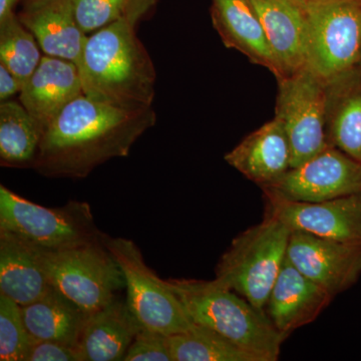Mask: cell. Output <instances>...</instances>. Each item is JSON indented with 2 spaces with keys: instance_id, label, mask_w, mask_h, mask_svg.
Here are the masks:
<instances>
[{
  "instance_id": "f1b7e54d",
  "label": "cell",
  "mask_w": 361,
  "mask_h": 361,
  "mask_svg": "<svg viewBox=\"0 0 361 361\" xmlns=\"http://www.w3.org/2000/svg\"><path fill=\"white\" fill-rule=\"evenodd\" d=\"M25 361H80V358L73 346L32 338Z\"/></svg>"
},
{
  "instance_id": "7402d4cb",
  "label": "cell",
  "mask_w": 361,
  "mask_h": 361,
  "mask_svg": "<svg viewBox=\"0 0 361 361\" xmlns=\"http://www.w3.org/2000/svg\"><path fill=\"white\" fill-rule=\"evenodd\" d=\"M21 310L32 338L61 342L75 348L90 314L54 286L37 300L21 306Z\"/></svg>"
},
{
  "instance_id": "52a82bcc",
  "label": "cell",
  "mask_w": 361,
  "mask_h": 361,
  "mask_svg": "<svg viewBox=\"0 0 361 361\" xmlns=\"http://www.w3.org/2000/svg\"><path fill=\"white\" fill-rule=\"evenodd\" d=\"M103 243L122 270L126 303L142 329L171 336L194 326L168 280L161 279L146 264L134 241L104 234Z\"/></svg>"
},
{
  "instance_id": "4316f807",
  "label": "cell",
  "mask_w": 361,
  "mask_h": 361,
  "mask_svg": "<svg viewBox=\"0 0 361 361\" xmlns=\"http://www.w3.org/2000/svg\"><path fill=\"white\" fill-rule=\"evenodd\" d=\"M32 341L20 304L0 294V360L25 361Z\"/></svg>"
},
{
  "instance_id": "8992f818",
  "label": "cell",
  "mask_w": 361,
  "mask_h": 361,
  "mask_svg": "<svg viewBox=\"0 0 361 361\" xmlns=\"http://www.w3.org/2000/svg\"><path fill=\"white\" fill-rule=\"evenodd\" d=\"M32 247L51 286L87 313L108 305L126 287L122 270L103 241L65 250Z\"/></svg>"
},
{
  "instance_id": "7a4b0ae2",
  "label": "cell",
  "mask_w": 361,
  "mask_h": 361,
  "mask_svg": "<svg viewBox=\"0 0 361 361\" xmlns=\"http://www.w3.org/2000/svg\"><path fill=\"white\" fill-rule=\"evenodd\" d=\"M137 25L118 20L87 35L77 65L85 96L122 108L152 106L157 71Z\"/></svg>"
},
{
  "instance_id": "2e32d148",
  "label": "cell",
  "mask_w": 361,
  "mask_h": 361,
  "mask_svg": "<svg viewBox=\"0 0 361 361\" xmlns=\"http://www.w3.org/2000/svg\"><path fill=\"white\" fill-rule=\"evenodd\" d=\"M283 78L307 68L310 32L305 7L283 0H249Z\"/></svg>"
},
{
  "instance_id": "e0dca14e",
  "label": "cell",
  "mask_w": 361,
  "mask_h": 361,
  "mask_svg": "<svg viewBox=\"0 0 361 361\" xmlns=\"http://www.w3.org/2000/svg\"><path fill=\"white\" fill-rule=\"evenodd\" d=\"M224 159L247 179L264 188L290 169V144L282 123L273 118L244 137Z\"/></svg>"
},
{
  "instance_id": "9c48e42d",
  "label": "cell",
  "mask_w": 361,
  "mask_h": 361,
  "mask_svg": "<svg viewBox=\"0 0 361 361\" xmlns=\"http://www.w3.org/2000/svg\"><path fill=\"white\" fill-rule=\"evenodd\" d=\"M277 80L274 118L288 137L294 168L329 146L325 132L326 82L307 68Z\"/></svg>"
},
{
  "instance_id": "d6a6232c",
  "label": "cell",
  "mask_w": 361,
  "mask_h": 361,
  "mask_svg": "<svg viewBox=\"0 0 361 361\" xmlns=\"http://www.w3.org/2000/svg\"><path fill=\"white\" fill-rule=\"evenodd\" d=\"M360 194H361V191H360Z\"/></svg>"
},
{
  "instance_id": "cb8c5ba5",
  "label": "cell",
  "mask_w": 361,
  "mask_h": 361,
  "mask_svg": "<svg viewBox=\"0 0 361 361\" xmlns=\"http://www.w3.org/2000/svg\"><path fill=\"white\" fill-rule=\"evenodd\" d=\"M173 361H266L229 338L202 325L168 336Z\"/></svg>"
},
{
  "instance_id": "44dd1931",
  "label": "cell",
  "mask_w": 361,
  "mask_h": 361,
  "mask_svg": "<svg viewBox=\"0 0 361 361\" xmlns=\"http://www.w3.org/2000/svg\"><path fill=\"white\" fill-rule=\"evenodd\" d=\"M51 287L33 247L13 233L0 229V294L25 306Z\"/></svg>"
},
{
  "instance_id": "1f68e13d",
  "label": "cell",
  "mask_w": 361,
  "mask_h": 361,
  "mask_svg": "<svg viewBox=\"0 0 361 361\" xmlns=\"http://www.w3.org/2000/svg\"><path fill=\"white\" fill-rule=\"evenodd\" d=\"M283 1L291 2V4H297V6L303 7H305L306 4H307V0H283Z\"/></svg>"
},
{
  "instance_id": "4dcf8cb0",
  "label": "cell",
  "mask_w": 361,
  "mask_h": 361,
  "mask_svg": "<svg viewBox=\"0 0 361 361\" xmlns=\"http://www.w3.org/2000/svg\"><path fill=\"white\" fill-rule=\"evenodd\" d=\"M20 0H0V21L14 14V7Z\"/></svg>"
},
{
  "instance_id": "4fadbf2b",
  "label": "cell",
  "mask_w": 361,
  "mask_h": 361,
  "mask_svg": "<svg viewBox=\"0 0 361 361\" xmlns=\"http://www.w3.org/2000/svg\"><path fill=\"white\" fill-rule=\"evenodd\" d=\"M334 296L284 259L271 290L266 314L275 329L287 337L293 330L316 319Z\"/></svg>"
},
{
  "instance_id": "9a60e30c",
  "label": "cell",
  "mask_w": 361,
  "mask_h": 361,
  "mask_svg": "<svg viewBox=\"0 0 361 361\" xmlns=\"http://www.w3.org/2000/svg\"><path fill=\"white\" fill-rule=\"evenodd\" d=\"M18 18L45 56L78 65L87 35L78 25L73 0H28Z\"/></svg>"
},
{
  "instance_id": "484cf974",
  "label": "cell",
  "mask_w": 361,
  "mask_h": 361,
  "mask_svg": "<svg viewBox=\"0 0 361 361\" xmlns=\"http://www.w3.org/2000/svg\"><path fill=\"white\" fill-rule=\"evenodd\" d=\"M157 0H73L75 18L85 35L118 20L139 23Z\"/></svg>"
},
{
  "instance_id": "ba28073f",
  "label": "cell",
  "mask_w": 361,
  "mask_h": 361,
  "mask_svg": "<svg viewBox=\"0 0 361 361\" xmlns=\"http://www.w3.org/2000/svg\"><path fill=\"white\" fill-rule=\"evenodd\" d=\"M307 68L329 82L361 66V0H307Z\"/></svg>"
},
{
  "instance_id": "3957f363",
  "label": "cell",
  "mask_w": 361,
  "mask_h": 361,
  "mask_svg": "<svg viewBox=\"0 0 361 361\" xmlns=\"http://www.w3.org/2000/svg\"><path fill=\"white\" fill-rule=\"evenodd\" d=\"M195 324L222 334L266 361L279 358L285 341L266 312L256 310L238 293L217 280L169 279Z\"/></svg>"
},
{
  "instance_id": "8fae6325",
  "label": "cell",
  "mask_w": 361,
  "mask_h": 361,
  "mask_svg": "<svg viewBox=\"0 0 361 361\" xmlns=\"http://www.w3.org/2000/svg\"><path fill=\"white\" fill-rule=\"evenodd\" d=\"M287 257L305 276L332 296L348 290L361 276V243L323 238L292 230Z\"/></svg>"
},
{
  "instance_id": "6da1fadb",
  "label": "cell",
  "mask_w": 361,
  "mask_h": 361,
  "mask_svg": "<svg viewBox=\"0 0 361 361\" xmlns=\"http://www.w3.org/2000/svg\"><path fill=\"white\" fill-rule=\"evenodd\" d=\"M156 123L152 106L122 108L82 94L45 130L33 169L51 179H85L106 161L129 155Z\"/></svg>"
},
{
  "instance_id": "83f0119b",
  "label": "cell",
  "mask_w": 361,
  "mask_h": 361,
  "mask_svg": "<svg viewBox=\"0 0 361 361\" xmlns=\"http://www.w3.org/2000/svg\"><path fill=\"white\" fill-rule=\"evenodd\" d=\"M123 361H173L168 336L142 329L128 349Z\"/></svg>"
},
{
  "instance_id": "7c38bea8",
  "label": "cell",
  "mask_w": 361,
  "mask_h": 361,
  "mask_svg": "<svg viewBox=\"0 0 361 361\" xmlns=\"http://www.w3.org/2000/svg\"><path fill=\"white\" fill-rule=\"evenodd\" d=\"M265 215L291 230H302L323 238L361 243V194L323 202H295L264 194Z\"/></svg>"
},
{
  "instance_id": "5bb4252c",
  "label": "cell",
  "mask_w": 361,
  "mask_h": 361,
  "mask_svg": "<svg viewBox=\"0 0 361 361\" xmlns=\"http://www.w3.org/2000/svg\"><path fill=\"white\" fill-rule=\"evenodd\" d=\"M82 94L77 65L44 56L32 77L23 84L20 102L44 134L61 111Z\"/></svg>"
},
{
  "instance_id": "5b68a950",
  "label": "cell",
  "mask_w": 361,
  "mask_h": 361,
  "mask_svg": "<svg viewBox=\"0 0 361 361\" xmlns=\"http://www.w3.org/2000/svg\"><path fill=\"white\" fill-rule=\"evenodd\" d=\"M0 229L13 233L30 245L65 250L103 241L87 202L70 201L47 208L0 186Z\"/></svg>"
},
{
  "instance_id": "603a6c76",
  "label": "cell",
  "mask_w": 361,
  "mask_h": 361,
  "mask_svg": "<svg viewBox=\"0 0 361 361\" xmlns=\"http://www.w3.org/2000/svg\"><path fill=\"white\" fill-rule=\"evenodd\" d=\"M44 135L20 102L0 104L1 167L33 169Z\"/></svg>"
},
{
  "instance_id": "ac0fdd59",
  "label": "cell",
  "mask_w": 361,
  "mask_h": 361,
  "mask_svg": "<svg viewBox=\"0 0 361 361\" xmlns=\"http://www.w3.org/2000/svg\"><path fill=\"white\" fill-rule=\"evenodd\" d=\"M212 21L223 44L241 52L252 63L283 78L264 27L249 0H212Z\"/></svg>"
},
{
  "instance_id": "d4e9b609",
  "label": "cell",
  "mask_w": 361,
  "mask_h": 361,
  "mask_svg": "<svg viewBox=\"0 0 361 361\" xmlns=\"http://www.w3.org/2000/svg\"><path fill=\"white\" fill-rule=\"evenodd\" d=\"M32 32L16 13L0 21V63L25 84L39 66L42 56Z\"/></svg>"
},
{
  "instance_id": "d6986e66",
  "label": "cell",
  "mask_w": 361,
  "mask_h": 361,
  "mask_svg": "<svg viewBox=\"0 0 361 361\" xmlns=\"http://www.w3.org/2000/svg\"><path fill=\"white\" fill-rule=\"evenodd\" d=\"M141 329L126 300L116 296L108 305L90 313L75 349L80 361L123 360Z\"/></svg>"
},
{
  "instance_id": "277c9868",
  "label": "cell",
  "mask_w": 361,
  "mask_h": 361,
  "mask_svg": "<svg viewBox=\"0 0 361 361\" xmlns=\"http://www.w3.org/2000/svg\"><path fill=\"white\" fill-rule=\"evenodd\" d=\"M291 232L281 221L265 215L260 224L233 240L218 263L215 279L265 312L286 258Z\"/></svg>"
},
{
  "instance_id": "ffe728a7",
  "label": "cell",
  "mask_w": 361,
  "mask_h": 361,
  "mask_svg": "<svg viewBox=\"0 0 361 361\" xmlns=\"http://www.w3.org/2000/svg\"><path fill=\"white\" fill-rule=\"evenodd\" d=\"M325 132L330 146L361 163V66L326 82Z\"/></svg>"
},
{
  "instance_id": "30bf717a",
  "label": "cell",
  "mask_w": 361,
  "mask_h": 361,
  "mask_svg": "<svg viewBox=\"0 0 361 361\" xmlns=\"http://www.w3.org/2000/svg\"><path fill=\"white\" fill-rule=\"evenodd\" d=\"M262 190L285 200L310 203L360 193L361 163L329 145Z\"/></svg>"
},
{
  "instance_id": "f546056e",
  "label": "cell",
  "mask_w": 361,
  "mask_h": 361,
  "mask_svg": "<svg viewBox=\"0 0 361 361\" xmlns=\"http://www.w3.org/2000/svg\"><path fill=\"white\" fill-rule=\"evenodd\" d=\"M23 82L11 71L0 63V102L9 101L23 89Z\"/></svg>"
}]
</instances>
